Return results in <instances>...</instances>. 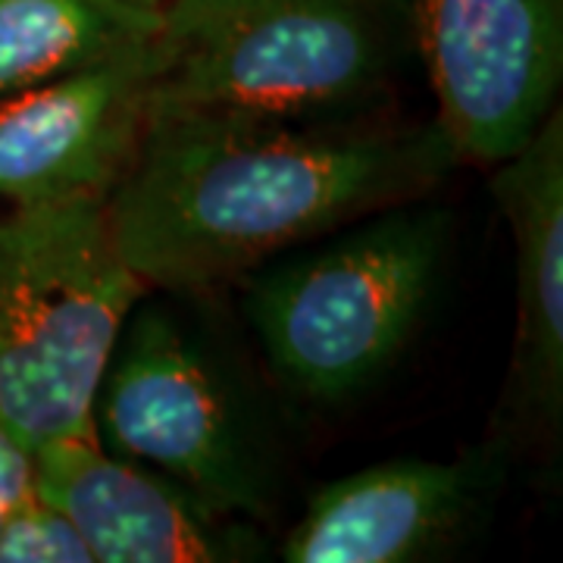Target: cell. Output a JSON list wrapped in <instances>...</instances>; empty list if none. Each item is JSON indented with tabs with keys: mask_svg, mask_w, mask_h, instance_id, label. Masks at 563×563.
<instances>
[{
	"mask_svg": "<svg viewBox=\"0 0 563 563\" xmlns=\"http://www.w3.org/2000/svg\"><path fill=\"white\" fill-rule=\"evenodd\" d=\"M461 166L435 117H157L103 210L147 291L198 295L347 222L435 198Z\"/></svg>",
	"mask_w": 563,
	"mask_h": 563,
	"instance_id": "1",
	"label": "cell"
},
{
	"mask_svg": "<svg viewBox=\"0 0 563 563\" xmlns=\"http://www.w3.org/2000/svg\"><path fill=\"white\" fill-rule=\"evenodd\" d=\"M151 120L383 113L420 66L410 0H169Z\"/></svg>",
	"mask_w": 563,
	"mask_h": 563,
	"instance_id": "2",
	"label": "cell"
},
{
	"mask_svg": "<svg viewBox=\"0 0 563 563\" xmlns=\"http://www.w3.org/2000/svg\"><path fill=\"white\" fill-rule=\"evenodd\" d=\"M398 203L247 273L242 313L273 376L320 407L373 388L420 332L442 282L454 217Z\"/></svg>",
	"mask_w": 563,
	"mask_h": 563,
	"instance_id": "3",
	"label": "cell"
},
{
	"mask_svg": "<svg viewBox=\"0 0 563 563\" xmlns=\"http://www.w3.org/2000/svg\"><path fill=\"white\" fill-rule=\"evenodd\" d=\"M144 291L103 203L0 213V417L32 454L95 439V391Z\"/></svg>",
	"mask_w": 563,
	"mask_h": 563,
	"instance_id": "4",
	"label": "cell"
},
{
	"mask_svg": "<svg viewBox=\"0 0 563 563\" xmlns=\"http://www.w3.org/2000/svg\"><path fill=\"white\" fill-rule=\"evenodd\" d=\"M95 439L213 510L269 520L273 473L244 401L201 339L144 291L122 322L91 407Z\"/></svg>",
	"mask_w": 563,
	"mask_h": 563,
	"instance_id": "5",
	"label": "cell"
},
{
	"mask_svg": "<svg viewBox=\"0 0 563 563\" xmlns=\"http://www.w3.org/2000/svg\"><path fill=\"white\" fill-rule=\"evenodd\" d=\"M435 122L492 169L561 107L563 0H410Z\"/></svg>",
	"mask_w": 563,
	"mask_h": 563,
	"instance_id": "6",
	"label": "cell"
},
{
	"mask_svg": "<svg viewBox=\"0 0 563 563\" xmlns=\"http://www.w3.org/2000/svg\"><path fill=\"white\" fill-rule=\"evenodd\" d=\"M157 35L110 60L0 98V201L107 203L151 122Z\"/></svg>",
	"mask_w": 563,
	"mask_h": 563,
	"instance_id": "7",
	"label": "cell"
},
{
	"mask_svg": "<svg viewBox=\"0 0 563 563\" xmlns=\"http://www.w3.org/2000/svg\"><path fill=\"white\" fill-rule=\"evenodd\" d=\"M492 198L514 239L517 307L498 426L507 442L558 448L563 422V110L495 163Z\"/></svg>",
	"mask_w": 563,
	"mask_h": 563,
	"instance_id": "8",
	"label": "cell"
},
{
	"mask_svg": "<svg viewBox=\"0 0 563 563\" xmlns=\"http://www.w3.org/2000/svg\"><path fill=\"white\" fill-rule=\"evenodd\" d=\"M35 498L60 510L95 563L261 561L257 523L213 510L147 463L98 439L38 448Z\"/></svg>",
	"mask_w": 563,
	"mask_h": 563,
	"instance_id": "9",
	"label": "cell"
},
{
	"mask_svg": "<svg viewBox=\"0 0 563 563\" xmlns=\"http://www.w3.org/2000/svg\"><path fill=\"white\" fill-rule=\"evenodd\" d=\"M495 476L492 454L398 457L320 488L282 542L288 563H420L476 523Z\"/></svg>",
	"mask_w": 563,
	"mask_h": 563,
	"instance_id": "10",
	"label": "cell"
},
{
	"mask_svg": "<svg viewBox=\"0 0 563 563\" xmlns=\"http://www.w3.org/2000/svg\"><path fill=\"white\" fill-rule=\"evenodd\" d=\"M161 22L129 0H0V98L141 47Z\"/></svg>",
	"mask_w": 563,
	"mask_h": 563,
	"instance_id": "11",
	"label": "cell"
},
{
	"mask_svg": "<svg viewBox=\"0 0 563 563\" xmlns=\"http://www.w3.org/2000/svg\"><path fill=\"white\" fill-rule=\"evenodd\" d=\"M0 563H95L73 523L41 498L0 514Z\"/></svg>",
	"mask_w": 563,
	"mask_h": 563,
	"instance_id": "12",
	"label": "cell"
},
{
	"mask_svg": "<svg viewBox=\"0 0 563 563\" xmlns=\"http://www.w3.org/2000/svg\"><path fill=\"white\" fill-rule=\"evenodd\" d=\"M35 498V457L0 417V514Z\"/></svg>",
	"mask_w": 563,
	"mask_h": 563,
	"instance_id": "13",
	"label": "cell"
},
{
	"mask_svg": "<svg viewBox=\"0 0 563 563\" xmlns=\"http://www.w3.org/2000/svg\"><path fill=\"white\" fill-rule=\"evenodd\" d=\"M129 3H139V7H151V10H163L169 0H129Z\"/></svg>",
	"mask_w": 563,
	"mask_h": 563,
	"instance_id": "14",
	"label": "cell"
}]
</instances>
